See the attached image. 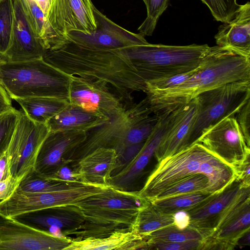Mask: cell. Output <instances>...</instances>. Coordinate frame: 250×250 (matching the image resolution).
I'll use <instances>...</instances> for the list:
<instances>
[{
    "label": "cell",
    "instance_id": "cell-1",
    "mask_svg": "<svg viewBox=\"0 0 250 250\" xmlns=\"http://www.w3.org/2000/svg\"><path fill=\"white\" fill-rule=\"evenodd\" d=\"M42 59L69 75L105 81L126 108L134 104L133 92L146 91L145 81L121 49L89 48L66 40L46 50Z\"/></svg>",
    "mask_w": 250,
    "mask_h": 250
},
{
    "label": "cell",
    "instance_id": "cell-2",
    "mask_svg": "<svg viewBox=\"0 0 250 250\" xmlns=\"http://www.w3.org/2000/svg\"><path fill=\"white\" fill-rule=\"evenodd\" d=\"M250 80V58L218 45L210 47L196 71L175 86L146 93L152 113L158 117L170 113L199 94L226 83Z\"/></svg>",
    "mask_w": 250,
    "mask_h": 250
},
{
    "label": "cell",
    "instance_id": "cell-3",
    "mask_svg": "<svg viewBox=\"0 0 250 250\" xmlns=\"http://www.w3.org/2000/svg\"><path fill=\"white\" fill-rule=\"evenodd\" d=\"M148 202L137 192L108 187L76 204L84 222L76 239L104 237L116 231L131 230L139 210Z\"/></svg>",
    "mask_w": 250,
    "mask_h": 250
},
{
    "label": "cell",
    "instance_id": "cell-4",
    "mask_svg": "<svg viewBox=\"0 0 250 250\" xmlns=\"http://www.w3.org/2000/svg\"><path fill=\"white\" fill-rule=\"evenodd\" d=\"M71 78L42 58L21 62L0 61V85L14 100L49 97L68 101Z\"/></svg>",
    "mask_w": 250,
    "mask_h": 250
},
{
    "label": "cell",
    "instance_id": "cell-5",
    "mask_svg": "<svg viewBox=\"0 0 250 250\" xmlns=\"http://www.w3.org/2000/svg\"><path fill=\"white\" fill-rule=\"evenodd\" d=\"M208 44L134 45L121 49L146 82L185 73L198 67L209 53Z\"/></svg>",
    "mask_w": 250,
    "mask_h": 250
},
{
    "label": "cell",
    "instance_id": "cell-6",
    "mask_svg": "<svg viewBox=\"0 0 250 250\" xmlns=\"http://www.w3.org/2000/svg\"><path fill=\"white\" fill-rule=\"evenodd\" d=\"M195 99L197 112L190 133V146L210 126L226 117L235 116L250 99V80L226 83L203 92Z\"/></svg>",
    "mask_w": 250,
    "mask_h": 250
},
{
    "label": "cell",
    "instance_id": "cell-7",
    "mask_svg": "<svg viewBox=\"0 0 250 250\" xmlns=\"http://www.w3.org/2000/svg\"><path fill=\"white\" fill-rule=\"evenodd\" d=\"M50 132L47 124L31 120L21 109L4 155V178L11 177L18 185L34 172L37 157Z\"/></svg>",
    "mask_w": 250,
    "mask_h": 250
},
{
    "label": "cell",
    "instance_id": "cell-8",
    "mask_svg": "<svg viewBox=\"0 0 250 250\" xmlns=\"http://www.w3.org/2000/svg\"><path fill=\"white\" fill-rule=\"evenodd\" d=\"M91 0H50L42 43L46 51L58 48L72 31L90 33L96 25Z\"/></svg>",
    "mask_w": 250,
    "mask_h": 250
},
{
    "label": "cell",
    "instance_id": "cell-9",
    "mask_svg": "<svg viewBox=\"0 0 250 250\" xmlns=\"http://www.w3.org/2000/svg\"><path fill=\"white\" fill-rule=\"evenodd\" d=\"M108 187L83 184L75 188L47 192H26L16 188L7 198L0 201V216L16 218L55 207L76 205Z\"/></svg>",
    "mask_w": 250,
    "mask_h": 250
},
{
    "label": "cell",
    "instance_id": "cell-10",
    "mask_svg": "<svg viewBox=\"0 0 250 250\" xmlns=\"http://www.w3.org/2000/svg\"><path fill=\"white\" fill-rule=\"evenodd\" d=\"M250 197V187L238 181L213 195L186 212L187 224L200 232L204 240L211 237L238 210L240 204Z\"/></svg>",
    "mask_w": 250,
    "mask_h": 250
},
{
    "label": "cell",
    "instance_id": "cell-11",
    "mask_svg": "<svg viewBox=\"0 0 250 250\" xmlns=\"http://www.w3.org/2000/svg\"><path fill=\"white\" fill-rule=\"evenodd\" d=\"M212 153L201 144L189 147L158 162L138 195L150 202L165 189L183 178L198 173L201 164Z\"/></svg>",
    "mask_w": 250,
    "mask_h": 250
},
{
    "label": "cell",
    "instance_id": "cell-12",
    "mask_svg": "<svg viewBox=\"0 0 250 250\" xmlns=\"http://www.w3.org/2000/svg\"><path fill=\"white\" fill-rule=\"evenodd\" d=\"M68 101L109 120L122 115L126 109L105 81L76 76H72Z\"/></svg>",
    "mask_w": 250,
    "mask_h": 250
},
{
    "label": "cell",
    "instance_id": "cell-13",
    "mask_svg": "<svg viewBox=\"0 0 250 250\" xmlns=\"http://www.w3.org/2000/svg\"><path fill=\"white\" fill-rule=\"evenodd\" d=\"M197 143L235 169L250 156V147L246 142L235 116L226 117L209 127Z\"/></svg>",
    "mask_w": 250,
    "mask_h": 250
},
{
    "label": "cell",
    "instance_id": "cell-14",
    "mask_svg": "<svg viewBox=\"0 0 250 250\" xmlns=\"http://www.w3.org/2000/svg\"><path fill=\"white\" fill-rule=\"evenodd\" d=\"M72 241L16 219L0 221V250H64Z\"/></svg>",
    "mask_w": 250,
    "mask_h": 250
},
{
    "label": "cell",
    "instance_id": "cell-15",
    "mask_svg": "<svg viewBox=\"0 0 250 250\" xmlns=\"http://www.w3.org/2000/svg\"><path fill=\"white\" fill-rule=\"evenodd\" d=\"M96 27L90 33L72 31L65 39L79 45L96 49H121L148 44L144 36L129 31L112 21L93 5Z\"/></svg>",
    "mask_w": 250,
    "mask_h": 250
},
{
    "label": "cell",
    "instance_id": "cell-16",
    "mask_svg": "<svg viewBox=\"0 0 250 250\" xmlns=\"http://www.w3.org/2000/svg\"><path fill=\"white\" fill-rule=\"evenodd\" d=\"M86 135L83 131H50L40 150L34 173L53 179L62 167L72 162L75 151Z\"/></svg>",
    "mask_w": 250,
    "mask_h": 250
},
{
    "label": "cell",
    "instance_id": "cell-17",
    "mask_svg": "<svg viewBox=\"0 0 250 250\" xmlns=\"http://www.w3.org/2000/svg\"><path fill=\"white\" fill-rule=\"evenodd\" d=\"M46 50L35 33L21 0H13V20L8 48L2 60L21 62L42 58Z\"/></svg>",
    "mask_w": 250,
    "mask_h": 250
},
{
    "label": "cell",
    "instance_id": "cell-18",
    "mask_svg": "<svg viewBox=\"0 0 250 250\" xmlns=\"http://www.w3.org/2000/svg\"><path fill=\"white\" fill-rule=\"evenodd\" d=\"M130 121L127 107L122 115L87 131L85 140L75 151L71 163L99 147L112 148L117 156L121 154L130 146L128 140Z\"/></svg>",
    "mask_w": 250,
    "mask_h": 250
},
{
    "label": "cell",
    "instance_id": "cell-19",
    "mask_svg": "<svg viewBox=\"0 0 250 250\" xmlns=\"http://www.w3.org/2000/svg\"><path fill=\"white\" fill-rule=\"evenodd\" d=\"M170 114L160 117L138 154L124 168L109 179L108 184L110 187L120 190L134 191L162 140L168 124Z\"/></svg>",
    "mask_w": 250,
    "mask_h": 250
},
{
    "label": "cell",
    "instance_id": "cell-20",
    "mask_svg": "<svg viewBox=\"0 0 250 250\" xmlns=\"http://www.w3.org/2000/svg\"><path fill=\"white\" fill-rule=\"evenodd\" d=\"M197 112L194 98L170 113L167 128L154 154L158 162L190 146L189 136Z\"/></svg>",
    "mask_w": 250,
    "mask_h": 250
},
{
    "label": "cell",
    "instance_id": "cell-21",
    "mask_svg": "<svg viewBox=\"0 0 250 250\" xmlns=\"http://www.w3.org/2000/svg\"><path fill=\"white\" fill-rule=\"evenodd\" d=\"M117 157L114 149L99 147L70 164L81 183L108 187Z\"/></svg>",
    "mask_w": 250,
    "mask_h": 250
},
{
    "label": "cell",
    "instance_id": "cell-22",
    "mask_svg": "<svg viewBox=\"0 0 250 250\" xmlns=\"http://www.w3.org/2000/svg\"><path fill=\"white\" fill-rule=\"evenodd\" d=\"M40 213L25 216V220L47 229L56 236L76 234L84 222L81 209L75 205L55 207L41 211Z\"/></svg>",
    "mask_w": 250,
    "mask_h": 250
},
{
    "label": "cell",
    "instance_id": "cell-23",
    "mask_svg": "<svg viewBox=\"0 0 250 250\" xmlns=\"http://www.w3.org/2000/svg\"><path fill=\"white\" fill-rule=\"evenodd\" d=\"M217 45L250 58V2L241 5L234 18L224 23L214 37Z\"/></svg>",
    "mask_w": 250,
    "mask_h": 250
},
{
    "label": "cell",
    "instance_id": "cell-24",
    "mask_svg": "<svg viewBox=\"0 0 250 250\" xmlns=\"http://www.w3.org/2000/svg\"><path fill=\"white\" fill-rule=\"evenodd\" d=\"M146 250V243L132 230L116 231L104 237L72 239L64 250Z\"/></svg>",
    "mask_w": 250,
    "mask_h": 250
},
{
    "label": "cell",
    "instance_id": "cell-25",
    "mask_svg": "<svg viewBox=\"0 0 250 250\" xmlns=\"http://www.w3.org/2000/svg\"><path fill=\"white\" fill-rule=\"evenodd\" d=\"M76 105L69 104L47 123L50 131L89 130L109 121Z\"/></svg>",
    "mask_w": 250,
    "mask_h": 250
},
{
    "label": "cell",
    "instance_id": "cell-26",
    "mask_svg": "<svg viewBox=\"0 0 250 250\" xmlns=\"http://www.w3.org/2000/svg\"><path fill=\"white\" fill-rule=\"evenodd\" d=\"M198 173L204 174L208 179L203 192L212 195L222 192L236 179V169L212 154L201 164Z\"/></svg>",
    "mask_w": 250,
    "mask_h": 250
},
{
    "label": "cell",
    "instance_id": "cell-27",
    "mask_svg": "<svg viewBox=\"0 0 250 250\" xmlns=\"http://www.w3.org/2000/svg\"><path fill=\"white\" fill-rule=\"evenodd\" d=\"M15 100L31 120L45 124L69 103L66 100L49 97H36Z\"/></svg>",
    "mask_w": 250,
    "mask_h": 250
},
{
    "label": "cell",
    "instance_id": "cell-28",
    "mask_svg": "<svg viewBox=\"0 0 250 250\" xmlns=\"http://www.w3.org/2000/svg\"><path fill=\"white\" fill-rule=\"evenodd\" d=\"M176 214L165 213L148 202L139 211L131 230L144 240L152 232L172 225L179 226Z\"/></svg>",
    "mask_w": 250,
    "mask_h": 250
},
{
    "label": "cell",
    "instance_id": "cell-29",
    "mask_svg": "<svg viewBox=\"0 0 250 250\" xmlns=\"http://www.w3.org/2000/svg\"><path fill=\"white\" fill-rule=\"evenodd\" d=\"M212 195L209 193L199 191L156 199L149 203L165 213L175 214L198 206Z\"/></svg>",
    "mask_w": 250,
    "mask_h": 250
},
{
    "label": "cell",
    "instance_id": "cell-30",
    "mask_svg": "<svg viewBox=\"0 0 250 250\" xmlns=\"http://www.w3.org/2000/svg\"><path fill=\"white\" fill-rule=\"evenodd\" d=\"M83 184H85L43 178L33 172L23 179L17 188L26 192H47L75 188Z\"/></svg>",
    "mask_w": 250,
    "mask_h": 250
},
{
    "label": "cell",
    "instance_id": "cell-31",
    "mask_svg": "<svg viewBox=\"0 0 250 250\" xmlns=\"http://www.w3.org/2000/svg\"><path fill=\"white\" fill-rule=\"evenodd\" d=\"M202 234L196 229L188 226L182 228L177 225L166 227L150 233L145 239L146 242L161 241L182 242L193 240L204 241Z\"/></svg>",
    "mask_w": 250,
    "mask_h": 250
},
{
    "label": "cell",
    "instance_id": "cell-32",
    "mask_svg": "<svg viewBox=\"0 0 250 250\" xmlns=\"http://www.w3.org/2000/svg\"><path fill=\"white\" fill-rule=\"evenodd\" d=\"M208 185V179L205 175L201 173H194L183 178L165 189L154 200L183 194L203 192Z\"/></svg>",
    "mask_w": 250,
    "mask_h": 250
},
{
    "label": "cell",
    "instance_id": "cell-33",
    "mask_svg": "<svg viewBox=\"0 0 250 250\" xmlns=\"http://www.w3.org/2000/svg\"><path fill=\"white\" fill-rule=\"evenodd\" d=\"M13 20V0H0V53L9 47Z\"/></svg>",
    "mask_w": 250,
    "mask_h": 250
},
{
    "label": "cell",
    "instance_id": "cell-34",
    "mask_svg": "<svg viewBox=\"0 0 250 250\" xmlns=\"http://www.w3.org/2000/svg\"><path fill=\"white\" fill-rule=\"evenodd\" d=\"M169 0H145L147 10L146 18L138 28L139 33L151 36L159 17L168 5Z\"/></svg>",
    "mask_w": 250,
    "mask_h": 250
},
{
    "label": "cell",
    "instance_id": "cell-35",
    "mask_svg": "<svg viewBox=\"0 0 250 250\" xmlns=\"http://www.w3.org/2000/svg\"><path fill=\"white\" fill-rule=\"evenodd\" d=\"M20 110L14 107L0 112V159L4 154L15 128Z\"/></svg>",
    "mask_w": 250,
    "mask_h": 250
},
{
    "label": "cell",
    "instance_id": "cell-36",
    "mask_svg": "<svg viewBox=\"0 0 250 250\" xmlns=\"http://www.w3.org/2000/svg\"><path fill=\"white\" fill-rule=\"evenodd\" d=\"M210 10L217 21L227 23L231 21L240 8L236 0H201Z\"/></svg>",
    "mask_w": 250,
    "mask_h": 250
},
{
    "label": "cell",
    "instance_id": "cell-37",
    "mask_svg": "<svg viewBox=\"0 0 250 250\" xmlns=\"http://www.w3.org/2000/svg\"><path fill=\"white\" fill-rule=\"evenodd\" d=\"M21 1L33 29L42 43L46 24L45 14L34 0Z\"/></svg>",
    "mask_w": 250,
    "mask_h": 250
},
{
    "label": "cell",
    "instance_id": "cell-38",
    "mask_svg": "<svg viewBox=\"0 0 250 250\" xmlns=\"http://www.w3.org/2000/svg\"><path fill=\"white\" fill-rule=\"evenodd\" d=\"M198 67L185 73L146 82V91L164 90L177 85L191 77Z\"/></svg>",
    "mask_w": 250,
    "mask_h": 250
},
{
    "label": "cell",
    "instance_id": "cell-39",
    "mask_svg": "<svg viewBox=\"0 0 250 250\" xmlns=\"http://www.w3.org/2000/svg\"><path fill=\"white\" fill-rule=\"evenodd\" d=\"M146 243V250H201L203 241L193 240L182 242L149 241Z\"/></svg>",
    "mask_w": 250,
    "mask_h": 250
},
{
    "label": "cell",
    "instance_id": "cell-40",
    "mask_svg": "<svg viewBox=\"0 0 250 250\" xmlns=\"http://www.w3.org/2000/svg\"><path fill=\"white\" fill-rule=\"evenodd\" d=\"M235 118L248 146L250 147V99L239 110Z\"/></svg>",
    "mask_w": 250,
    "mask_h": 250
},
{
    "label": "cell",
    "instance_id": "cell-41",
    "mask_svg": "<svg viewBox=\"0 0 250 250\" xmlns=\"http://www.w3.org/2000/svg\"><path fill=\"white\" fill-rule=\"evenodd\" d=\"M250 156H248L243 163L236 168V179L243 186L250 187Z\"/></svg>",
    "mask_w": 250,
    "mask_h": 250
},
{
    "label": "cell",
    "instance_id": "cell-42",
    "mask_svg": "<svg viewBox=\"0 0 250 250\" xmlns=\"http://www.w3.org/2000/svg\"><path fill=\"white\" fill-rule=\"evenodd\" d=\"M18 185L10 176L0 181V201L7 198Z\"/></svg>",
    "mask_w": 250,
    "mask_h": 250
},
{
    "label": "cell",
    "instance_id": "cell-43",
    "mask_svg": "<svg viewBox=\"0 0 250 250\" xmlns=\"http://www.w3.org/2000/svg\"><path fill=\"white\" fill-rule=\"evenodd\" d=\"M11 99L5 89L0 85V112L12 107Z\"/></svg>",
    "mask_w": 250,
    "mask_h": 250
},
{
    "label": "cell",
    "instance_id": "cell-44",
    "mask_svg": "<svg viewBox=\"0 0 250 250\" xmlns=\"http://www.w3.org/2000/svg\"><path fill=\"white\" fill-rule=\"evenodd\" d=\"M250 230L245 232L238 240L237 245L245 246L250 245Z\"/></svg>",
    "mask_w": 250,
    "mask_h": 250
},
{
    "label": "cell",
    "instance_id": "cell-45",
    "mask_svg": "<svg viewBox=\"0 0 250 250\" xmlns=\"http://www.w3.org/2000/svg\"><path fill=\"white\" fill-rule=\"evenodd\" d=\"M40 6L42 10L46 15L49 8L50 0H34Z\"/></svg>",
    "mask_w": 250,
    "mask_h": 250
},
{
    "label": "cell",
    "instance_id": "cell-46",
    "mask_svg": "<svg viewBox=\"0 0 250 250\" xmlns=\"http://www.w3.org/2000/svg\"><path fill=\"white\" fill-rule=\"evenodd\" d=\"M2 60V55L0 53V61Z\"/></svg>",
    "mask_w": 250,
    "mask_h": 250
},
{
    "label": "cell",
    "instance_id": "cell-47",
    "mask_svg": "<svg viewBox=\"0 0 250 250\" xmlns=\"http://www.w3.org/2000/svg\"><path fill=\"white\" fill-rule=\"evenodd\" d=\"M143 1H144L145 0H143Z\"/></svg>",
    "mask_w": 250,
    "mask_h": 250
}]
</instances>
